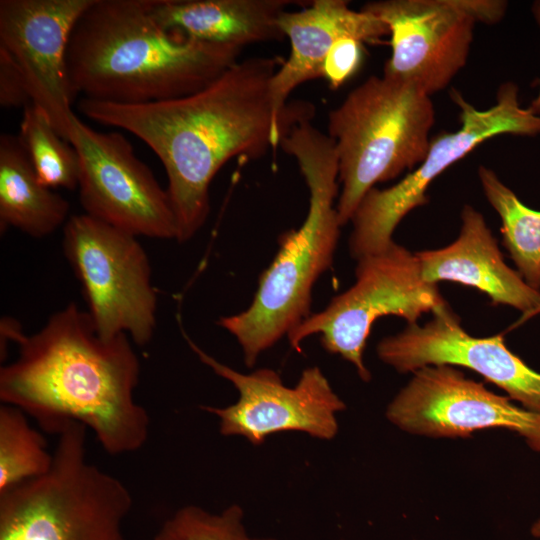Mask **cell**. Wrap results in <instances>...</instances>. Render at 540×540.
<instances>
[{
	"label": "cell",
	"mask_w": 540,
	"mask_h": 540,
	"mask_svg": "<svg viewBox=\"0 0 540 540\" xmlns=\"http://www.w3.org/2000/svg\"><path fill=\"white\" fill-rule=\"evenodd\" d=\"M280 63L276 57H251L187 96L144 104L82 98L78 110L134 134L157 155L168 178L176 240L185 242L206 222L209 187L226 162L259 158L279 146L282 128L273 113L270 81Z\"/></svg>",
	"instance_id": "1"
},
{
	"label": "cell",
	"mask_w": 540,
	"mask_h": 540,
	"mask_svg": "<svg viewBox=\"0 0 540 540\" xmlns=\"http://www.w3.org/2000/svg\"><path fill=\"white\" fill-rule=\"evenodd\" d=\"M18 356L0 368V400L18 407L48 433L75 421L110 455L141 449L150 418L134 397L140 362L126 334L102 338L75 303L16 343Z\"/></svg>",
	"instance_id": "2"
},
{
	"label": "cell",
	"mask_w": 540,
	"mask_h": 540,
	"mask_svg": "<svg viewBox=\"0 0 540 540\" xmlns=\"http://www.w3.org/2000/svg\"><path fill=\"white\" fill-rule=\"evenodd\" d=\"M155 0H93L66 52L73 97L144 104L187 96L237 63L241 47L195 40L161 26Z\"/></svg>",
	"instance_id": "3"
},
{
	"label": "cell",
	"mask_w": 540,
	"mask_h": 540,
	"mask_svg": "<svg viewBox=\"0 0 540 540\" xmlns=\"http://www.w3.org/2000/svg\"><path fill=\"white\" fill-rule=\"evenodd\" d=\"M311 119L294 122L279 140L280 148L295 158L307 185L306 218L298 229L280 236L279 250L261 275L251 305L218 321L237 339L248 367L312 314V288L332 264L339 239L338 157L332 139Z\"/></svg>",
	"instance_id": "4"
},
{
	"label": "cell",
	"mask_w": 540,
	"mask_h": 540,
	"mask_svg": "<svg viewBox=\"0 0 540 540\" xmlns=\"http://www.w3.org/2000/svg\"><path fill=\"white\" fill-rule=\"evenodd\" d=\"M435 121L431 96L417 86L372 75L328 115L338 157L341 225L351 221L377 183L416 168L426 157Z\"/></svg>",
	"instance_id": "5"
},
{
	"label": "cell",
	"mask_w": 540,
	"mask_h": 540,
	"mask_svg": "<svg viewBox=\"0 0 540 540\" xmlns=\"http://www.w3.org/2000/svg\"><path fill=\"white\" fill-rule=\"evenodd\" d=\"M87 430L66 423L50 470L0 494V540H125L132 495L89 461Z\"/></svg>",
	"instance_id": "6"
},
{
	"label": "cell",
	"mask_w": 540,
	"mask_h": 540,
	"mask_svg": "<svg viewBox=\"0 0 540 540\" xmlns=\"http://www.w3.org/2000/svg\"><path fill=\"white\" fill-rule=\"evenodd\" d=\"M357 261L355 283L287 336L291 347L300 352L304 339L320 334L324 349L350 362L359 377L368 382L371 374L363 362V352L377 319L393 315L414 324L422 314L448 304L438 285L423 278L416 253L402 245L393 242L387 249Z\"/></svg>",
	"instance_id": "7"
},
{
	"label": "cell",
	"mask_w": 540,
	"mask_h": 540,
	"mask_svg": "<svg viewBox=\"0 0 540 540\" xmlns=\"http://www.w3.org/2000/svg\"><path fill=\"white\" fill-rule=\"evenodd\" d=\"M63 249L97 333L104 339L126 334L137 345L148 344L156 328L157 293L137 236L83 213L65 223Z\"/></svg>",
	"instance_id": "8"
},
{
	"label": "cell",
	"mask_w": 540,
	"mask_h": 540,
	"mask_svg": "<svg viewBox=\"0 0 540 540\" xmlns=\"http://www.w3.org/2000/svg\"><path fill=\"white\" fill-rule=\"evenodd\" d=\"M450 96L460 108V128L433 138L424 160L402 180L386 189L374 187L365 194L351 219L349 249L355 259L387 249L401 220L427 204L426 191L431 182L476 146L501 134H540V116L520 106L518 86L513 82L499 87L496 103L486 110L474 107L456 89Z\"/></svg>",
	"instance_id": "9"
},
{
	"label": "cell",
	"mask_w": 540,
	"mask_h": 540,
	"mask_svg": "<svg viewBox=\"0 0 540 540\" xmlns=\"http://www.w3.org/2000/svg\"><path fill=\"white\" fill-rule=\"evenodd\" d=\"M506 8L499 0H380L362 6L389 29L391 56L383 76L429 96L465 66L476 23H496Z\"/></svg>",
	"instance_id": "10"
},
{
	"label": "cell",
	"mask_w": 540,
	"mask_h": 540,
	"mask_svg": "<svg viewBox=\"0 0 540 540\" xmlns=\"http://www.w3.org/2000/svg\"><path fill=\"white\" fill-rule=\"evenodd\" d=\"M68 142L79 155L85 214L137 237L176 239L167 190L123 134L95 130L74 115Z\"/></svg>",
	"instance_id": "11"
},
{
	"label": "cell",
	"mask_w": 540,
	"mask_h": 540,
	"mask_svg": "<svg viewBox=\"0 0 540 540\" xmlns=\"http://www.w3.org/2000/svg\"><path fill=\"white\" fill-rule=\"evenodd\" d=\"M386 415L401 430L432 438H467L479 430L503 428L540 453V413L515 405L450 365L413 372Z\"/></svg>",
	"instance_id": "12"
},
{
	"label": "cell",
	"mask_w": 540,
	"mask_h": 540,
	"mask_svg": "<svg viewBox=\"0 0 540 540\" xmlns=\"http://www.w3.org/2000/svg\"><path fill=\"white\" fill-rule=\"evenodd\" d=\"M186 339L199 359L239 392L238 401L230 406H202L219 418L221 434L240 435L255 445L263 443L271 434L288 431L305 432L325 440L336 435V413L345 409V404L319 367L306 368L296 386L287 387L271 369L243 374Z\"/></svg>",
	"instance_id": "13"
},
{
	"label": "cell",
	"mask_w": 540,
	"mask_h": 540,
	"mask_svg": "<svg viewBox=\"0 0 540 540\" xmlns=\"http://www.w3.org/2000/svg\"><path fill=\"white\" fill-rule=\"evenodd\" d=\"M432 314L423 326L408 324L400 333L382 339L377 345L378 357L399 373L435 365L471 369L523 408L540 413V373L506 346L502 334L469 335L448 305Z\"/></svg>",
	"instance_id": "14"
},
{
	"label": "cell",
	"mask_w": 540,
	"mask_h": 540,
	"mask_svg": "<svg viewBox=\"0 0 540 540\" xmlns=\"http://www.w3.org/2000/svg\"><path fill=\"white\" fill-rule=\"evenodd\" d=\"M93 0H1L0 46L22 70L33 104L68 141L74 112L66 52L78 18Z\"/></svg>",
	"instance_id": "15"
},
{
	"label": "cell",
	"mask_w": 540,
	"mask_h": 540,
	"mask_svg": "<svg viewBox=\"0 0 540 540\" xmlns=\"http://www.w3.org/2000/svg\"><path fill=\"white\" fill-rule=\"evenodd\" d=\"M279 25L291 48L270 81L273 113L282 135L300 110V102L287 104L289 95L306 81L321 77L325 58L336 40L348 36L374 44L389 35L387 25L378 17L353 10L344 0H315L299 11L287 10Z\"/></svg>",
	"instance_id": "16"
},
{
	"label": "cell",
	"mask_w": 540,
	"mask_h": 540,
	"mask_svg": "<svg viewBox=\"0 0 540 540\" xmlns=\"http://www.w3.org/2000/svg\"><path fill=\"white\" fill-rule=\"evenodd\" d=\"M416 255L427 282L452 281L473 287L493 304L508 305L528 315L540 309V291L505 263L483 215L471 205L462 208L461 229L454 242Z\"/></svg>",
	"instance_id": "17"
},
{
	"label": "cell",
	"mask_w": 540,
	"mask_h": 540,
	"mask_svg": "<svg viewBox=\"0 0 540 540\" xmlns=\"http://www.w3.org/2000/svg\"><path fill=\"white\" fill-rule=\"evenodd\" d=\"M292 0H155L152 14L168 30L195 40L247 45L282 40L280 16Z\"/></svg>",
	"instance_id": "18"
},
{
	"label": "cell",
	"mask_w": 540,
	"mask_h": 540,
	"mask_svg": "<svg viewBox=\"0 0 540 540\" xmlns=\"http://www.w3.org/2000/svg\"><path fill=\"white\" fill-rule=\"evenodd\" d=\"M70 205L42 184L17 136H0V225L42 238L69 219Z\"/></svg>",
	"instance_id": "19"
},
{
	"label": "cell",
	"mask_w": 540,
	"mask_h": 540,
	"mask_svg": "<svg viewBox=\"0 0 540 540\" xmlns=\"http://www.w3.org/2000/svg\"><path fill=\"white\" fill-rule=\"evenodd\" d=\"M478 176L486 199L501 219L502 243L517 272L539 291L540 211L524 205L490 168L479 166Z\"/></svg>",
	"instance_id": "20"
},
{
	"label": "cell",
	"mask_w": 540,
	"mask_h": 540,
	"mask_svg": "<svg viewBox=\"0 0 540 540\" xmlns=\"http://www.w3.org/2000/svg\"><path fill=\"white\" fill-rule=\"evenodd\" d=\"M17 137L42 184L49 188H78L79 155L40 107L32 103L23 109Z\"/></svg>",
	"instance_id": "21"
},
{
	"label": "cell",
	"mask_w": 540,
	"mask_h": 540,
	"mask_svg": "<svg viewBox=\"0 0 540 540\" xmlns=\"http://www.w3.org/2000/svg\"><path fill=\"white\" fill-rule=\"evenodd\" d=\"M18 407L0 406V494L46 474L53 462L45 438Z\"/></svg>",
	"instance_id": "22"
},
{
	"label": "cell",
	"mask_w": 540,
	"mask_h": 540,
	"mask_svg": "<svg viewBox=\"0 0 540 540\" xmlns=\"http://www.w3.org/2000/svg\"><path fill=\"white\" fill-rule=\"evenodd\" d=\"M242 520L243 511L238 505L219 514L190 505L167 519L153 540H276L250 537Z\"/></svg>",
	"instance_id": "23"
},
{
	"label": "cell",
	"mask_w": 540,
	"mask_h": 540,
	"mask_svg": "<svg viewBox=\"0 0 540 540\" xmlns=\"http://www.w3.org/2000/svg\"><path fill=\"white\" fill-rule=\"evenodd\" d=\"M363 55L362 41L348 36L339 38L325 58L321 77L331 89H338L360 69Z\"/></svg>",
	"instance_id": "24"
},
{
	"label": "cell",
	"mask_w": 540,
	"mask_h": 540,
	"mask_svg": "<svg viewBox=\"0 0 540 540\" xmlns=\"http://www.w3.org/2000/svg\"><path fill=\"white\" fill-rule=\"evenodd\" d=\"M33 103L28 82L9 52L0 46V104L3 108H25Z\"/></svg>",
	"instance_id": "25"
},
{
	"label": "cell",
	"mask_w": 540,
	"mask_h": 540,
	"mask_svg": "<svg viewBox=\"0 0 540 540\" xmlns=\"http://www.w3.org/2000/svg\"><path fill=\"white\" fill-rule=\"evenodd\" d=\"M532 14L536 23L540 27V0L535 1L532 5ZM540 87V82H539ZM529 109L537 116H540V89L537 97L531 102Z\"/></svg>",
	"instance_id": "26"
},
{
	"label": "cell",
	"mask_w": 540,
	"mask_h": 540,
	"mask_svg": "<svg viewBox=\"0 0 540 540\" xmlns=\"http://www.w3.org/2000/svg\"><path fill=\"white\" fill-rule=\"evenodd\" d=\"M531 534L533 537L540 539V517L532 525Z\"/></svg>",
	"instance_id": "27"
}]
</instances>
